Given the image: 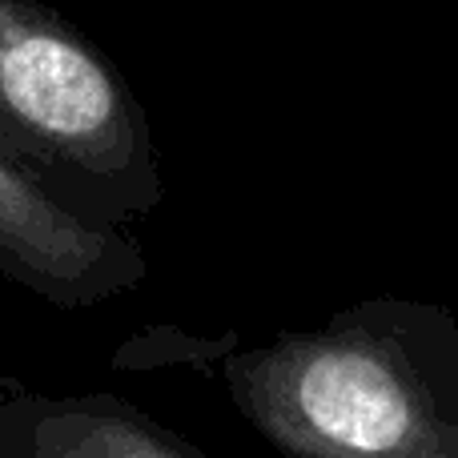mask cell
Wrapping results in <instances>:
<instances>
[{"mask_svg":"<svg viewBox=\"0 0 458 458\" xmlns=\"http://www.w3.org/2000/svg\"><path fill=\"white\" fill-rule=\"evenodd\" d=\"M233 411L285 458H458V318L366 298L222 358Z\"/></svg>","mask_w":458,"mask_h":458,"instance_id":"cell-1","label":"cell"},{"mask_svg":"<svg viewBox=\"0 0 458 458\" xmlns=\"http://www.w3.org/2000/svg\"><path fill=\"white\" fill-rule=\"evenodd\" d=\"M0 153L64 209L129 229L165 201L145 105L61 13L0 0Z\"/></svg>","mask_w":458,"mask_h":458,"instance_id":"cell-2","label":"cell"},{"mask_svg":"<svg viewBox=\"0 0 458 458\" xmlns=\"http://www.w3.org/2000/svg\"><path fill=\"white\" fill-rule=\"evenodd\" d=\"M149 274L133 229L97 225L64 209L0 153V277L56 310H93L133 293Z\"/></svg>","mask_w":458,"mask_h":458,"instance_id":"cell-3","label":"cell"},{"mask_svg":"<svg viewBox=\"0 0 458 458\" xmlns=\"http://www.w3.org/2000/svg\"><path fill=\"white\" fill-rule=\"evenodd\" d=\"M0 458H214L109 390L53 394L0 378Z\"/></svg>","mask_w":458,"mask_h":458,"instance_id":"cell-4","label":"cell"}]
</instances>
